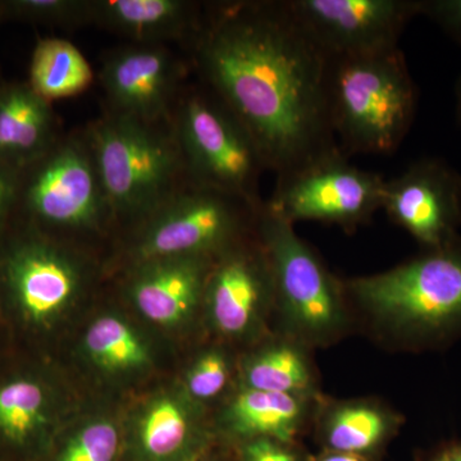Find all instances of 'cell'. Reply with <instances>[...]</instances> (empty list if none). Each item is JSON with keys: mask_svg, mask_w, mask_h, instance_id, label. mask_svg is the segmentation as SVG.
I'll return each mask as SVG.
<instances>
[{"mask_svg": "<svg viewBox=\"0 0 461 461\" xmlns=\"http://www.w3.org/2000/svg\"><path fill=\"white\" fill-rule=\"evenodd\" d=\"M187 44L202 84L244 124L277 177L341 151L327 107L326 53L287 0L204 5Z\"/></svg>", "mask_w": 461, "mask_h": 461, "instance_id": "6da1fadb", "label": "cell"}, {"mask_svg": "<svg viewBox=\"0 0 461 461\" xmlns=\"http://www.w3.org/2000/svg\"><path fill=\"white\" fill-rule=\"evenodd\" d=\"M342 282L353 313L397 348L436 350L461 339V235L386 272Z\"/></svg>", "mask_w": 461, "mask_h": 461, "instance_id": "7a4b0ae2", "label": "cell"}, {"mask_svg": "<svg viewBox=\"0 0 461 461\" xmlns=\"http://www.w3.org/2000/svg\"><path fill=\"white\" fill-rule=\"evenodd\" d=\"M327 107L339 150L393 154L411 130L418 93L400 48L327 56Z\"/></svg>", "mask_w": 461, "mask_h": 461, "instance_id": "3957f363", "label": "cell"}, {"mask_svg": "<svg viewBox=\"0 0 461 461\" xmlns=\"http://www.w3.org/2000/svg\"><path fill=\"white\" fill-rule=\"evenodd\" d=\"M257 236L268 258L280 330L306 348H327L353 327V309L344 282L288 222L267 206L260 209Z\"/></svg>", "mask_w": 461, "mask_h": 461, "instance_id": "277c9868", "label": "cell"}, {"mask_svg": "<svg viewBox=\"0 0 461 461\" xmlns=\"http://www.w3.org/2000/svg\"><path fill=\"white\" fill-rule=\"evenodd\" d=\"M85 132L115 222L135 227L189 182L169 122L104 113Z\"/></svg>", "mask_w": 461, "mask_h": 461, "instance_id": "5b68a950", "label": "cell"}, {"mask_svg": "<svg viewBox=\"0 0 461 461\" xmlns=\"http://www.w3.org/2000/svg\"><path fill=\"white\" fill-rule=\"evenodd\" d=\"M169 123L191 184L263 204L259 181L268 169L262 153L213 91L202 83L185 87Z\"/></svg>", "mask_w": 461, "mask_h": 461, "instance_id": "8992f818", "label": "cell"}, {"mask_svg": "<svg viewBox=\"0 0 461 461\" xmlns=\"http://www.w3.org/2000/svg\"><path fill=\"white\" fill-rule=\"evenodd\" d=\"M263 204L187 182L133 227L132 266L165 258L218 257L256 232Z\"/></svg>", "mask_w": 461, "mask_h": 461, "instance_id": "52a82bcc", "label": "cell"}, {"mask_svg": "<svg viewBox=\"0 0 461 461\" xmlns=\"http://www.w3.org/2000/svg\"><path fill=\"white\" fill-rule=\"evenodd\" d=\"M18 203L50 229L98 232L115 222L86 132L60 135L20 171Z\"/></svg>", "mask_w": 461, "mask_h": 461, "instance_id": "ba28073f", "label": "cell"}, {"mask_svg": "<svg viewBox=\"0 0 461 461\" xmlns=\"http://www.w3.org/2000/svg\"><path fill=\"white\" fill-rule=\"evenodd\" d=\"M348 159L336 151L277 177L267 206L293 224L313 221L350 232L368 223L382 208L384 178Z\"/></svg>", "mask_w": 461, "mask_h": 461, "instance_id": "9c48e42d", "label": "cell"}, {"mask_svg": "<svg viewBox=\"0 0 461 461\" xmlns=\"http://www.w3.org/2000/svg\"><path fill=\"white\" fill-rule=\"evenodd\" d=\"M300 26L326 53L350 56L399 47L421 0H287Z\"/></svg>", "mask_w": 461, "mask_h": 461, "instance_id": "30bf717a", "label": "cell"}, {"mask_svg": "<svg viewBox=\"0 0 461 461\" xmlns=\"http://www.w3.org/2000/svg\"><path fill=\"white\" fill-rule=\"evenodd\" d=\"M203 304L212 326L223 338H259L267 318L275 314V291L257 230L214 258Z\"/></svg>", "mask_w": 461, "mask_h": 461, "instance_id": "8fae6325", "label": "cell"}, {"mask_svg": "<svg viewBox=\"0 0 461 461\" xmlns=\"http://www.w3.org/2000/svg\"><path fill=\"white\" fill-rule=\"evenodd\" d=\"M186 66L166 45L132 44L111 51L99 80L105 113L166 123L184 91Z\"/></svg>", "mask_w": 461, "mask_h": 461, "instance_id": "7c38bea8", "label": "cell"}, {"mask_svg": "<svg viewBox=\"0 0 461 461\" xmlns=\"http://www.w3.org/2000/svg\"><path fill=\"white\" fill-rule=\"evenodd\" d=\"M381 209L423 250L444 247L460 235L461 175L442 159L424 158L384 180Z\"/></svg>", "mask_w": 461, "mask_h": 461, "instance_id": "4fadbf2b", "label": "cell"}, {"mask_svg": "<svg viewBox=\"0 0 461 461\" xmlns=\"http://www.w3.org/2000/svg\"><path fill=\"white\" fill-rule=\"evenodd\" d=\"M5 277L30 320L50 321L71 304L85 282V268L65 249L33 241L14 249Z\"/></svg>", "mask_w": 461, "mask_h": 461, "instance_id": "5bb4252c", "label": "cell"}, {"mask_svg": "<svg viewBox=\"0 0 461 461\" xmlns=\"http://www.w3.org/2000/svg\"><path fill=\"white\" fill-rule=\"evenodd\" d=\"M214 258L178 257L133 264L130 295L139 312L159 326L185 323L204 303Z\"/></svg>", "mask_w": 461, "mask_h": 461, "instance_id": "9a60e30c", "label": "cell"}, {"mask_svg": "<svg viewBox=\"0 0 461 461\" xmlns=\"http://www.w3.org/2000/svg\"><path fill=\"white\" fill-rule=\"evenodd\" d=\"M211 445V432L191 403L165 396L145 408L123 451L129 461H203Z\"/></svg>", "mask_w": 461, "mask_h": 461, "instance_id": "2e32d148", "label": "cell"}, {"mask_svg": "<svg viewBox=\"0 0 461 461\" xmlns=\"http://www.w3.org/2000/svg\"><path fill=\"white\" fill-rule=\"evenodd\" d=\"M312 426L321 450L372 459L399 433L402 415L378 400L321 396Z\"/></svg>", "mask_w": 461, "mask_h": 461, "instance_id": "e0dca14e", "label": "cell"}, {"mask_svg": "<svg viewBox=\"0 0 461 461\" xmlns=\"http://www.w3.org/2000/svg\"><path fill=\"white\" fill-rule=\"evenodd\" d=\"M321 397L239 386L221 415V430L239 444L256 438L297 442L313 424Z\"/></svg>", "mask_w": 461, "mask_h": 461, "instance_id": "ac0fdd59", "label": "cell"}, {"mask_svg": "<svg viewBox=\"0 0 461 461\" xmlns=\"http://www.w3.org/2000/svg\"><path fill=\"white\" fill-rule=\"evenodd\" d=\"M203 8L187 0H89V23L133 44L189 42L198 30Z\"/></svg>", "mask_w": 461, "mask_h": 461, "instance_id": "d6986e66", "label": "cell"}, {"mask_svg": "<svg viewBox=\"0 0 461 461\" xmlns=\"http://www.w3.org/2000/svg\"><path fill=\"white\" fill-rule=\"evenodd\" d=\"M59 136L50 103L30 85L0 89V160L21 171L47 153Z\"/></svg>", "mask_w": 461, "mask_h": 461, "instance_id": "ffe728a7", "label": "cell"}, {"mask_svg": "<svg viewBox=\"0 0 461 461\" xmlns=\"http://www.w3.org/2000/svg\"><path fill=\"white\" fill-rule=\"evenodd\" d=\"M239 386L286 395H321L311 348L280 332L241 360Z\"/></svg>", "mask_w": 461, "mask_h": 461, "instance_id": "44dd1931", "label": "cell"}, {"mask_svg": "<svg viewBox=\"0 0 461 461\" xmlns=\"http://www.w3.org/2000/svg\"><path fill=\"white\" fill-rule=\"evenodd\" d=\"M94 72L81 50L65 39H44L33 50L30 86L47 102L89 89Z\"/></svg>", "mask_w": 461, "mask_h": 461, "instance_id": "7402d4cb", "label": "cell"}, {"mask_svg": "<svg viewBox=\"0 0 461 461\" xmlns=\"http://www.w3.org/2000/svg\"><path fill=\"white\" fill-rule=\"evenodd\" d=\"M85 345L94 362L108 371H132L148 363L147 346L138 333L126 321L112 315L100 317L91 324Z\"/></svg>", "mask_w": 461, "mask_h": 461, "instance_id": "603a6c76", "label": "cell"}, {"mask_svg": "<svg viewBox=\"0 0 461 461\" xmlns=\"http://www.w3.org/2000/svg\"><path fill=\"white\" fill-rule=\"evenodd\" d=\"M45 395L41 384L29 379L9 382L0 388V433L23 442L41 426Z\"/></svg>", "mask_w": 461, "mask_h": 461, "instance_id": "cb8c5ba5", "label": "cell"}, {"mask_svg": "<svg viewBox=\"0 0 461 461\" xmlns=\"http://www.w3.org/2000/svg\"><path fill=\"white\" fill-rule=\"evenodd\" d=\"M123 447L122 436L113 421L98 420L67 437L53 461H120Z\"/></svg>", "mask_w": 461, "mask_h": 461, "instance_id": "d4e9b609", "label": "cell"}, {"mask_svg": "<svg viewBox=\"0 0 461 461\" xmlns=\"http://www.w3.org/2000/svg\"><path fill=\"white\" fill-rule=\"evenodd\" d=\"M232 377L230 357L222 348H211L200 355L186 377L187 395L195 402L218 399Z\"/></svg>", "mask_w": 461, "mask_h": 461, "instance_id": "484cf974", "label": "cell"}, {"mask_svg": "<svg viewBox=\"0 0 461 461\" xmlns=\"http://www.w3.org/2000/svg\"><path fill=\"white\" fill-rule=\"evenodd\" d=\"M18 16L58 26L89 23V0H17L8 3Z\"/></svg>", "mask_w": 461, "mask_h": 461, "instance_id": "4316f807", "label": "cell"}, {"mask_svg": "<svg viewBox=\"0 0 461 461\" xmlns=\"http://www.w3.org/2000/svg\"><path fill=\"white\" fill-rule=\"evenodd\" d=\"M235 461H311L297 442L256 438L240 442Z\"/></svg>", "mask_w": 461, "mask_h": 461, "instance_id": "83f0119b", "label": "cell"}, {"mask_svg": "<svg viewBox=\"0 0 461 461\" xmlns=\"http://www.w3.org/2000/svg\"><path fill=\"white\" fill-rule=\"evenodd\" d=\"M461 44V0H421V14Z\"/></svg>", "mask_w": 461, "mask_h": 461, "instance_id": "f1b7e54d", "label": "cell"}, {"mask_svg": "<svg viewBox=\"0 0 461 461\" xmlns=\"http://www.w3.org/2000/svg\"><path fill=\"white\" fill-rule=\"evenodd\" d=\"M20 169L0 160V220L18 203Z\"/></svg>", "mask_w": 461, "mask_h": 461, "instance_id": "f546056e", "label": "cell"}, {"mask_svg": "<svg viewBox=\"0 0 461 461\" xmlns=\"http://www.w3.org/2000/svg\"><path fill=\"white\" fill-rule=\"evenodd\" d=\"M424 461H461V442L442 446Z\"/></svg>", "mask_w": 461, "mask_h": 461, "instance_id": "4dcf8cb0", "label": "cell"}, {"mask_svg": "<svg viewBox=\"0 0 461 461\" xmlns=\"http://www.w3.org/2000/svg\"><path fill=\"white\" fill-rule=\"evenodd\" d=\"M311 461H369L357 455L338 453V451L321 450L320 454L311 456Z\"/></svg>", "mask_w": 461, "mask_h": 461, "instance_id": "1f68e13d", "label": "cell"}, {"mask_svg": "<svg viewBox=\"0 0 461 461\" xmlns=\"http://www.w3.org/2000/svg\"><path fill=\"white\" fill-rule=\"evenodd\" d=\"M455 96H456V105H455V113H456V121L461 127V76L459 81L456 84V89H455Z\"/></svg>", "mask_w": 461, "mask_h": 461, "instance_id": "d6a6232c", "label": "cell"}, {"mask_svg": "<svg viewBox=\"0 0 461 461\" xmlns=\"http://www.w3.org/2000/svg\"><path fill=\"white\" fill-rule=\"evenodd\" d=\"M203 461H229V460H224V459H215V457L213 456H211V454L208 455V456L205 457L204 460Z\"/></svg>", "mask_w": 461, "mask_h": 461, "instance_id": "836d02e7", "label": "cell"}]
</instances>
